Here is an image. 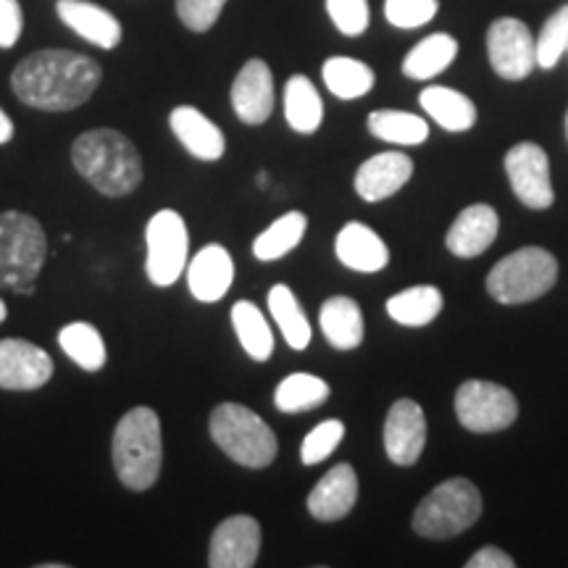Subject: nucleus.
<instances>
[{
  "mask_svg": "<svg viewBox=\"0 0 568 568\" xmlns=\"http://www.w3.org/2000/svg\"><path fill=\"white\" fill-rule=\"evenodd\" d=\"M497 232H500V216L493 205L474 203L458 213L456 222L447 230L445 245L458 258H477L493 247Z\"/></svg>",
  "mask_w": 568,
  "mask_h": 568,
  "instance_id": "f3484780",
  "label": "nucleus"
},
{
  "mask_svg": "<svg viewBox=\"0 0 568 568\" xmlns=\"http://www.w3.org/2000/svg\"><path fill=\"white\" fill-rule=\"evenodd\" d=\"M190 232L182 213L163 209L145 226V274L155 287H172L187 268Z\"/></svg>",
  "mask_w": 568,
  "mask_h": 568,
  "instance_id": "6e6552de",
  "label": "nucleus"
},
{
  "mask_svg": "<svg viewBox=\"0 0 568 568\" xmlns=\"http://www.w3.org/2000/svg\"><path fill=\"white\" fill-rule=\"evenodd\" d=\"M456 416L474 435L508 429L518 416V400L508 387L485 379H468L456 393Z\"/></svg>",
  "mask_w": 568,
  "mask_h": 568,
  "instance_id": "1a4fd4ad",
  "label": "nucleus"
},
{
  "mask_svg": "<svg viewBox=\"0 0 568 568\" xmlns=\"http://www.w3.org/2000/svg\"><path fill=\"white\" fill-rule=\"evenodd\" d=\"M169 126L184 151L195 155L197 161H219L226 151L224 132L193 105H176L169 116Z\"/></svg>",
  "mask_w": 568,
  "mask_h": 568,
  "instance_id": "4be33fe9",
  "label": "nucleus"
},
{
  "mask_svg": "<svg viewBox=\"0 0 568 568\" xmlns=\"http://www.w3.org/2000/svg\"><path fill=\"white\" fill-rule=\"evenodd\" d=\"M481 516V493L464 477L437 485L414 510V531L426 539H450Z\"/></svg>",
  "mask_w": 568,
  "mask_h": 568,
  "instance_id": "423d86ee",
  "label": "nucleus"
},
{
  "mask_svg": "<svg viewBox=\"0 0 568 568\" xmlns=\"http://www.w3.org/2000/svg\"><path fill=\"white\" fill-rule=\"evenodd\" d=\"M487 55L503 80H527L537 67V40L518 19H497L487 32Z\"/></svg>",
  "mask_w": 568,
  "mask_h": 568,
  "instance_id": "9d476101",
  "label": "nucleus"
},
{
  "mask_svg": "<svg viewBox=\"0 0 568 568\" xmlns=\"http://www.w3.org/2000/svg\"><path fill=\"white\" fill-rule=\"evenodd\" d=\"M261 552V524L253 516H230L213 529L209 566L211 568H251Z\"/></svg>",
  "mask_w": 568,
  "mask_h": 568,
  "instance_id": "ddd939ff",
  "label": "nucleus"
},
{
  "mask_svg": "<svg viewBox=\"0 0 568 568\" xmlns=\"http://www.w3.org/2000/svg\"><path fill=\"white\" fill-rule=\"evenodd\" d=\"M506 174L510 190L527 209L545 211L552 205V182L548 153L535 142H518L506 153Z\"/></svg>",
  "mask_w": 568,
  "mask_h": 568,
  "instance_id": "9b49d317",
  "label": "nucleus"
},
{
  "mask_svg": "<svg viewBox=\"0 0 568 568\" xmlns=\"http://www.w3.org/2000/svg\"><path fill=\"white\" fill-rule=\"evenodd\" d=\"M45 255L48 240L38 219L21 211L0 213V287L32 295Z\"/></svg>",
  "mask_w": 568,
  "mask_h": 568,
  "instance_id": "20e7f679",
  "label": "nucleus"
},
{
  "mask_svg": "<svg viewBox=\"0 0 568 568\" xmlns=\"http://www.w3.org/2000/svg\"><path fill=\"white\" fill-rule=\"evenodd\" d=\"M368 132L393 145H424L429 138V124L408 111H374L368 113Z\"/></svg>",
  "mask_w": 568,
  "mask_h": 568,
  "instance_id": "72a5a7b5",
  "label": "nucleus"
},
{
  "mask_svg": "<svg viewBox=\"0 0 568 568\" xmlns=\"http://www.w3.org/2000/svg\"><path fill=\"white\" fill-rule=\"evenodd\" d=\"M345 437V424L339 422V418H326L314 429L308 432L301 445V460L303 466H316L322 464L332 456V453L337 450V445L343 443Z\"/></svg>",
  "mask_w": 568,
  "mask_h": 568,
  "instance_id": "c9c22d12",
  "label": "nucleus"
},
{
  "mask_svg": "<svg viewBox=\"0 0 568 568\" xmlns=\"http://www.w3.org/2000/svg\"><path fill=\"white\" fill-rule=\"evenodd\" d=\"M209 432L224 456L245 468L272 466L280 450L272 426L240 403H219L211 414Z\"/></svg>",
  "mask_w": 568,
  "mask_h": 568,
  "instance_id": "39448f33",
  "label": "nucleus"
},
{
  "mask_svg": "<svg viewBox=\"0 0 568 568\" xmlns=\"http://www.w3.org/2000/svg\"><path fill=\"white\" fill-rule=\"evenodd\" d=\"M266 303L276 326L282 329V337L287 339V345L293 347V351H305L311 343V322L293 290H290L287 284H274V287L268 290Z\"/></svg>",
  "mask_w": 568,
  "mask_h": 568,
  "instance_id": "c756f323",
  "label": "nucleus"
},
{
  "mask_svg": "<svg viewBox=\"0 0 568 568\" xmlns=\"http://www.w3.org/2000/svg\"><path fill=\"white\" fill-rule=\"evenodd\" d=\"M326 11L335 27L347 38H358L368 30V3L366 0H326Z\"/></svg>",
  "mask_w": 568,
  "mask_h": 568,
  "instance_id": "4c0bfd02",
  "label": "nucleus"
},
{
  "mask_svg": "<svg viewBox=\"0 0 568 568\" xmlns=\"http://www.w3.org/2000/svg\"><path fill=\"white\" fill-rule=\"evenodd\" d=\"M234 282V261L224 245H205L187 264V287L195 301L216 303L230 293Z\"/></svg>",
  "mask_w": 568,
  "mask_h": 568,
  "instance_id": "6ab92c4d",
  "label": "nucleus"
},
{
  "mask_svg": "<svg viewBox=\"0 0 568 568\" xmlns=\"http://www.w3.org/2000/svg\"><path fill=\"white\" fill-rule=\"evenodd\" d=\"M566 130H568V116H566Z\"/></svg>",
  "mask_w": 568,
  "mask_h": 568,
  "instance_id": "a18cd8bd",
  "label": "nucleus"
},
{
  "mask_svg": "<svg viewBox=\"0 0 568 568\" xmlns=\"http://www.w3.org/2000/svg\"><path fill=\"white\" fill-rule=\"evenodd\" d=\"M226 0H176L182 24L193 32H209L222 17Z\"/></svg>",
  "mask_w": 568,
  "mask_h": 568,
  "instance_id": "58836bf2",
  "label": "nucleus"
},
{
  "mask_svg": "<svg viewBox=\"0 0 568 568\" xmlns=\"http://www.w3.org/2000/svg\"><path fill=\"white\" fill-rule=\"evenodd\" d=\"M358 503V474L351 464H337L311 489L308 514L316 521H339Z\"/></svg>",
  "mask_w": 568,
  "mask_h": 568,
  "instance_id": "a211bd4d",
  "label": "nucleus"
},
{
  "mask_svg": "<svg viewBox=\"0 0 568 568\" xmlns=\"http://www.w3.org/2000/svg\"><path fill=\"white\" fill-rule=\"evenodd\" d=\"M61 351L84 372H101L109 361L105 339L95 326L88 322H71L59 332Z\"/></svg>",
  "mask_w": 568,
  "mask_h": 568,
  "instance_id": "2f4dec72",
  "label": "nucleus"
},
{
  "mask_svg": "<svg viewBox=\"0 0 568 568\" xmlns=\"http://www.w3.org/2000/svg\"><path fill=\"white\" fill-rule=\"evenodd\" d=\"M339 264L361 274H376L389 264V247L385 240L364 222H347L335 237Z\"/></svg>",
  "mask_w": 568,
  "mask_h": 568,
  "instance_id": "aec40b11",
  "label": "nucleus"
},
{
  "mask_svg": "<svg viewBox=\"0 0 568 568\" xmlns=\"http://www.w3.org/2000/svg\"><path fill=\"white\" fill-rule=\"evenodd\" d=\"M230 322L234 326V335H237L243 351L251 355L253 361L264 364L272 358L274 353V332L268 326L266 316L261 314V308L251 301H237L232 305Z\"/></svg>",
  "mask_w": 568,
  "mask_h": 568,
  "instance_id": "bb28decb",
  "label": "nucleus"
},
{
  "mask_svg": "<svg viewBox=\"0 0 568 568\" xmlns=\"http://www.w3.org/2000/svg\"><path fill=\"white\" fill-rule=\"evenodd\" d=\"M232 109L243 124H264L274 111V77L266 61L251 59L232 84Z\"/></svg>",
  "mask_w": 568,
  "mask_h": 568,
  "instance_id": "dca6fc26",
  "label": "nucleus"
},
{
  "mask_svg": "<svg viewBox=\"0 0 568 568\" xmlns=\"http://www.w3.org/2000/svg\"><path fill=\"white\" fill-rule=\"evenodd\" d=\"M101 80V63L92 61L90 55L48 48L27 55L13 69L11 88L30 109L61 113L88 103Z\"/></svg>",
  "mask_w": 568,
  "mask_h": 568,
  "instance_id": "f257e3e1",
  "label": "nucleus"
},
{
  "mask_svg": "<svg viewBox=\"0 0 568 568\" xmlns=\"http://www.w3.org/2000/svg\"><path fill=\"white\" fill-rule=\"evenodd\" d=\"M324 84L332 95L339 101H355L364 98L374 88V71L364 61L347 59V55H335L324 63L322 69Z\"/></svg>",
  "mask_w": 568,
  "mask_h": 568,
  "instance_id": "473e14b6",
  "label": "nucleus"
},
{
  "mask_svg": "<svg viewBox=\"0 0 568 568\" xmlns=\"http://www.w3.org/2000/svg\"><path fill=\"white\" fill-rule=\"evenodd\" d=\"M284 119L297 134H314L324 122V103L308 77H290L284 88Z\"/></svg>",
  "mask_w": 568,
  "mask_h": 568,
  "instance_id": "393cba45",
  "label": "nucleus"
},
{
  "mask_svg": "<svg viewBox=\"0 0 568 568\" xmlns=\"http://www.w3.org/2000/svg\"><path fill=\"white\" fill-rule=\"evenodd\" d=\"M418 103L435 122L447 132H468L477 124V105L464 92L453 88H426L418 95Z\"/></svg>",
  "mask_w": 568,
  "mask_h": 568,
  "instance_id": "b1692460",
  "label": "nucleus"
},
{
  "mask_svg": "<svg viewBox=\"0 0 568 568\" xmlns=\"http://www.w3.org/2000/svg\"><path fill=\"white\" fill-rule=\"evenodd\" d=\"M445 297L435 284H414L387 301V314L400 326H426L443 311Z\"/></svg>",
  "mask_w": 568,
  "mask_h": 568,
  "instance_id": "a878e982",
  "label": "nucleus"
},
{
  "mask_svg": "<svg viewBox=\"0 0 568 568\" xmlns=\"http://www.w3.org/2000/svg\"><path fill=\"white\" fill-rule=\"evenodd\" d=\"M305 230H308V219L301 211H290L266 226L258 237L253 240V255L261 264H272V261L284 258L303 243Z\"/></svg>",
  "mask_w": 568,
  "mask_h": 568,
  "instance_id": "cd10ccee",
  "label": "nucleus"
},
{
  "mask_svg": "<svg viewBox=\"0 0 568 568\" xmlns=\"http://www.w3.org/2000/svg\"><path fill=\"white\" fill-rule=\"evenodd\" d=\"M24 30L19 0H0V48H13Z\"/></svg>",
  "mask_w": 568,
  "mask_h": 568,
  "instance_id": "ea45409f",
  "label": "nucleus"
},
{
  "mask_svg": "<svg viewBox=\"0 0 568 568\" xmlns=\"http://www.w3.org/2000/svg\"><path fill=\"white\" fill-rule=\"evenodd\" d=\"M566 51H568V6H560V9L545 21L542 32H539L537 38V67L552 69Z\"/></svg>",
  "mask_w": 568,
  "mask_h": 568,
  "instance_id": "f704fd0d",
  "label": "nucleus"
},
{
  "mask_svg": "<svg viewBox=\"0 0 568 568\" xmlns=\"http://www.w3.org/2000/svg\"><path fill=\"white\" fill-rule=\"evenodd\" d=\"M111 458L116 477L132 493H145L161 477L163 437L161 418L153 408L138 406L119 418L113 429Z\"/></svg>",
  "mask_w": 568,
  "mask_h": 568,
  "instance_id": "7ed1b4c3",
  "label": "nucleus"
},
{
  "mask_svg": "<svg viewBox=\"0 0 568 568\" xmlns=\"http://www.w3.org/2000/svg\"><path fill=\"white\" fill-rule=\"evenodd\" d=\"M458 55V42L456 38L445 32H435L429 38H424L416 48H410V53L403 61V74L408 80H432L439 71H445L456 61Z\"/></svg>",
  "mask_w": 568,
  "mask_h": 568,
  "instance_id": "c85d7f7f",
  "label": "nucleus"
},
{
  "mask_svg": "<svg viewBox=\"0 0 568 568\" xmlns=\"http://www.w3.org/2000/svg\"><path fill=\"white\" fill-rule=\"evenodd\" d=\"M426 445L424 408L410 397L395 400L385 418V453L395 466H414Z\"/></svg>",
  "mask_w": 568,
  "mask_h": 568,
  "instance_id": "4468645a",
  "label": "nucleus"
},
{
  "mask_svg": "<svg viewBox=\"0 0 568 568\" xmlns=\"http://www.w3.org/2000/svg\"><path fill=\"white\" fill-rule=\"evenodd\" d=\"M13 122H11V116L9 113H6L3 109H0V145H6V142H11V138H13Z\"/></svg>",
  "mask_w": 568,
  "mask_h": 568,
  "instance_id": "79ce46f5",
  "label": "nucleus"
},
{
  "mask_svg": "<svg viewBox=\"0 0 568 568\" xmlns=\"http://www.w3.org/2000/svg\"><path fill=\"white\" fill-rule=\"evenodd\" d=\"M53 358L42 347L19 337L0 339V389L30 393L53 379Z\"/></svg>",
  "mask_w": 568,
  "mask_h": 568,
  "instance_id": "f8f14e48",
  "label": "nucleus"
},
{
  "mask_svg": "<svg viewBox=\"0 0 568 568\" xmlns=\"http://www.w3.org/2000/svg\"><path fill=\"white\" fill-rule=\"evenodd\" d=\"M71 163L105 197H124L142 182V161L130 138L116 130H90L71 145Z\"/></svg>",
  "mask_w": 568,
  "mask_h": 568,
  "instance_id": "f03ea898",
  "label": "nucleus"
},
{
  "mask_svg": "<svg viewBox=\"0 0 568 568\" xmlns=\"http://www.w3.org/2000/svg\"><path fill=\"white\" fill-rule=\"evenodd\" d=\"M329 385L316 374H290L280 382V387L274 389V406L282 414H303V410L318 408L329 400Z\"/></svg>",
  "mask_w": 568,
  "mask_h": 568,
  "instance_id": "7c9ffc66",
  "label": "nucleus"
},
{
  "mask_svg": "<svg viewBox=\"0 0 568 568\" xmlns=\"http://www.w3.org/2000/svg\"><path fill=\"white\" fill-rule=\"evenodd\" d=\"M410 176H414V161L406 153H376L361 163L358 172H355L353 187L361 201L379 203L400 193Z\"/></svg>",
  "mask_w": 568,
  "mask_h": 568,
  "instance_id": "2eb2a0df",
  "label": "nucleus"
},
{
  "mask_svg": "<svg viewBox=\"0 0 568 568\" xmlns=\"http://www.w3.org/2000/svg\"><path fill=\"white\" fill-rule=\"evenodd\" d=\"M55 11L69 30H74L82 40L103 48V51H113L122 42V24L101 6L88 3V0H59Z\"/></svg>",
  "mask_w": 568,
  "mask_h": 568,
  "instance_id": "412c9836",
  "label": "nucleus"
},
{
  "mask_svg": "<svg viewBox=\"0 0 568 568\" xmlns=\"http://www.w3.org/2000/svg\"><path fill=\"white\" fill-rule=\"evenodd\" d=\"M318 326H322L326 343L337 351H353L364 343V311L347 295L324 301L318 311Z\"/></svg>",
  "mask_w": 568,
  "mask_h": 568,
  "instance_id": "5701e85b",
  "label": "nucleus"
},
{
  "mask_svg": "<svg viewBox=\"0 0 568 568\" xmlns=\"http://www.w3.org/2000/svg\"><path fill=\"white\" fill-rule=\"evenodd\" d=\"M266 184H268V174L261 172V174H258V187H266Z\"/></svg>",
  "mask_w": 568,
  "mask_h": 568,
  "instance_id": "c03bdc74",
  "label": "nucleus"
},
{
  "mask_svg": "<svg viewBox=\"0 0 568 568\" xmlns=\"http://www.w3.org/2000/svg\"><path fill=\"white\" fill-rule=\"evenodd\" d=\"M437 0H385V17L397 30H416L437 17Z\"/></svg>",
  "mask_w": 568,
  "mask_h": 568,
  "instance_id": "e433bc0d",
  "label": "nucleus"
},
{
  "mask_svg": "<svg viewBox=\"0 0 568 568\" xmlns=\"http://www.w3.org/2000/svg\"><path fill=\"white\" fill-rule=\"evenodd\" d=\"M514 566L516 560L510 558L506 550L495 548V545H485V548L477 550L466 560V568H514Z\"/></svg>",
  "mask_w": 568,
  "mask_h": 568,
  "instance_id": "a19ab883",
  "label": "nucleus"
},
{
  "mask_svg": "<svg viewBox=\"0 0 568 568\" xmlns=\"http://www.w3.org/2000/svg\"><path fill=\"white\" fill-rule=\"evenodd\" d=\"M6 316H9V308H6V303L0 301V324L6 322Z\"/></svg>",
  "mask_w": 568,
  "mask_h": 568,
  "instance_id": "37998d69",
  "label": "nucleus"
},
{
  "mask_svg": "<svg viewBox=\"0 0 568 568\" xmlns=\"http://www.w3.org/2000/svg\"><path fill=\"white\" fill-rule=\"evenodd\" d=\"M558 280L556 255L545 247L529 245L497 261L487 276V293L503 305L531 303L550 293Z\"/></svg>",
  "mask_w": 568,
  "mask_h": 568,
  "instance_id": "0eeeda50",
  "label": "nucleus"
}]
</instances>
